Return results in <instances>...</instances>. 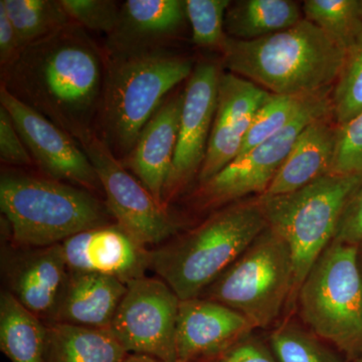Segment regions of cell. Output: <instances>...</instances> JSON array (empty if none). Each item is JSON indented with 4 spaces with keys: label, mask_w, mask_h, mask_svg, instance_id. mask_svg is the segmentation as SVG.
<instances>
[{
    "label": "cell",
    "mask_w": 362,
    "mask_h": 362,
    "mask_svg": "<svg viewBox=\"0 0 362 362\" xmlns=\"http://www.w3.org/2000/svg\"><path fill=\"white\" fill-rule=\"evenodd\" d=\"M306 20L315 23L345 49L362 33V0H306Z\"/></svg>",
    "instance_id": "26"
},
{
    "label": "cell",
    "mask_w": 362,
    "mask_h": 362,
    "mask_svg": "<svg viewBox=\"0 0 362 362\" xmlns=\"http://www.w3.org/2000/svg\"><path fill=\"white\" fill-rule=\"evenodd\" d=\"M1 2L16 30L20 51L73 21L61 0H1Z\"/></svg>",
    "instance_id": "25"
},
{
    "label": "cell",
    "mask_w": 362,
    "mask_h": 362,
    "mask_svg": "<svg viewBox=\"0 0 362 362\" xmlns=\"http://www.w3.org/2000/svg\"><path fill=\"white\" fill-rule=\"evenodd\" d=\"M74 23L85 30L110 35L120 16L121 4L114 0H61Z\"/></svg>",
    "instance_id": "31"
},
{
    "label": "cell",
    "mask_w": 362,
    "mask_h": 362,
    "mask_svg": "<svg viewBox=\"0 0 362 362\" xmlns=\"http://www.w3.org/2000/svg\"><path fill=\"white\" fill-rule=\"evenodd\" d=\"M104 78L103 49L74 21L1 68L2 87L78 143L95 132Z\"/></svg>",
    "instance_id": "1"
},
{
    "label": "cell",
    "mask_w": 362,
    "mask_h": 362,
    "mask_svg": "<svg viewBox=\"0 0 362 362\" xmlns=\"http://www.w3.org/2000/svg\"><path fill=\"white\" fill-rule=\"evenodd\" d=\"M314 96L315 95L295 97L272 94L270 99L259 109L252 118L238 157L244 156L284 129L288 124L291 123L299 115L300 112L303 110L304 107Z\"/></svg>",
    "instance_id": "28"
},
{
    "label": "cell",
    "mask_w": 362,
    "mask_h": 362,
    "mask_svg": "<svg viewBox=\"0 0 362 362\" xmlns=\"http://www.w3.org/2000/svg\"><path fill=\"white\" fill-rule=\"evenodd\" d=\"M216 362H280L271 347L252 334L235 343Z\"/></svg>",
    "instance_id": "35"
},
{
    "label": "cell",
    "mask_w": 362,
    "mask_h": 362,
    "mask_svg": "<svg viewBox=\"0 0 362 362\" xmlns=\"http://www.w3.org/2000/svg\"><path fill=\"white\" fill-rule=\"evenodd\" d=\"M126 290L117 279L69 270L51 324L110 329Z\"/></svg>",
    "instance_id": "20"
},
{
    "label": "cell",
    "mask_w": 362,
    "mask_h": 362,
    "mask_svg": "<svg viewBox=\"0 0 362 362\" xmlns=\"http://www.w3.org/2000/svg\"><path fill=\"white\" fill-rule=\"evenodd\" d=\"M304 325L354 361L362 352V275L357 246L333 240L297 291Z\"/></svg>",
    "instance_id": "6"
},
{
    "label": "cell",
    "mask_w": 362,
    "mask_h": 362,
    "mask_svg": "<svg viewBox=\"0 0 362 362\" xmlns=\"http://www.w3.org/2000/svg\"><path fill=\"white\" fill-rule=\"evenodd\" d=\"M182 0H127L121 4L116 28L107 35L105 54H122L164 47L187 23Z\"/></svg>",
    "instance_id": "19"
},
{
    "label": "cell",
    "mask_w": 362,
    "mask_h": 362,
    "mask_svg": "<svg viewBox=\"0 0 362 362\" xmlns=\"http://www.w3.org/2000/svg\"><path fill=\"white\" fill-rule=\"evenodd\" d=\"M180 299L160 278L128 283L110 330L128 354L177 362L176 325Z\"/></svg>",
    "instance_id": "11"
},
{
    "label": "cell",
    "mask_w": 362,
    "mask_h": 362,
    "mask_svg": "<svg viewBox=\"0 0 362 362\" xmlns=\"http://www.w3.org/2000/svg\"><path fill=\"white\" fill-rule=\"evenodd\" d=\"M192 59L165 47L105 54V78L95 132L122 160L176 86L189 78Z\"/></svg>",
    "instance_id": "3"
},
{
    "label": "cell",
    "mask_w": 362,
    "mask_h": 362,
    "mask_svg": "<svg viewBox=\"0 0 362 362\" xmlns=\"http://www.w3.org/2000/svg\"><path fill=\"white\" fill-rule=\"evenodd\" d=\"M331 110L337 126L349 122L362 111V33L347 49L339 77L331 92Z\"/></svg>",
    "instance_id": "29"
},
{
    "label": "cell",
    "mask_w": 362,
    "mask_h": 362,
    "mask_svg": "<svg viewBox=\"0 0 362 362\" xmlns=\"http://www.w3.org/2000/svg\"><path fill=\"white\" fill-rule=\"evenodd\" d=\"M331 175H356L362 173V111L337 126V141Z\"/></svg>",
    "instance_id": "32"
},
{
    "label": "cell",
    "mask_w": 362,
    "mask_h": 362,
    "mask_svg": "<svg viewBox=\"0 0 362 362\" xmlns=\"http://www.w3.org/2000/svg\"><path fill=\"white\" fill-rule=\"evenodd\" d=\"M220 77L216 64L202 62L188 78L175 158L164 189L165 207L201 171L216 115Z\"/></svg>",
    "instance_id": "13"
},
{
    "label": "cell",
    "mask_w": 362,
    "mask_h": 362,
    "mask_svg": "<svg viewBox=\"0 0 362 362\" xmlns=\"http://www.w3.org/2000/svg\"><path fill=\"white\" fill-rule=\"evenodd\" d=\"M293 294L291 251L268 226L201 297L239 312L256 329L275 322Z\"/></svg>",
    "instance_id": "8"
},
{
    "label": "cell",
    "mask_w": 362,
    "mask_h": 362,
    "mask_svg": "<svg viewBox=\"0 0 362 362\" xmlns=\"http://www.w3.org/2000/svg\"><path fill=\"white\" fill-rule=\"evenodd\" d=\"M21 247L6 256L7 291L49 325L69 275L63 247L61 244Z\"/></svg>",
    "instance_id": "17"
},
{
    "label": "cell",
    "mask_w": 362,
    "mask_h": 362,
    "mask_svg": "<svg viewBox=\"0 0 362 362\" xmlns=\"http://www.w3.org/2000/svg\"><path fill=\"white\" fill-rule=\"evenodd\" d=\"M271 93L233 73L221 74L218 103L199 185L211 180L239 156L245 136Z\"/></svg>",
    "instance_id": "14"
},
{
    "label": "cell",
    "mask_w": 362,
    "mask_h": 362,
    "mask_svg": "<svg viewBox=\"0 0 362 362\" xmlns=\"http://www.w3.org/2000/svg\"><path fill=\"white\" fill-rule=\"evenodd\" d=\"M357 264L362 275V243L357 246Z\"/></svg>",
    "instance_id": "38"
},
{
    "label": "cell",
    "mask_w": 362,
    "mask_h": 362,
    "mask_svg": "<svg viewBox=\"0 0 362 362\" xmlns=\"http://www.w3.org/2000/svg\"><path fill=\"white\" fill-rule=\"evenodd\" d=\"M49 326L11 292L0 295V349L11 362H47Z\"/></svg>",
    "instance_id": "22"
},
{
    "label": "cell",
    "mask_w": 362,
    "mask_h": 362,
    "mask_svg": "<svg viewBox=\"0 0 362 362\" xmlns=\"http://www.w3.org/2000/svg\"><path fill=\"white\" fill-rule=\"evenodd\" d=\"M0 209L14 244L28 247L62 244L113 218L89 190L14 170L0 176Z\"/></svg>",
    "instance_id": "5"
},
{
    "label": "cell",
    "mask_w": 362,
    "mask_h": 362,
    "mask_svg": "<svg viewBox=\"0 0 362 362\" xmlns=\"http://www.w3.org/2000/svg\"><path fill=\"white\" fill-rule=\"evenodd\" d=\"M328 175L289 194L258 197L270 228L287 243L294 264L295 294L319 257L335 239L343 209L361 181Z\"/></svg>",
    "instance_id": "7"
},
{
    "label": "cell",
    "mask_w": 362,
    "mask_h": 362,
    "mask_svg": "<svg viewBox=\"0 0 362 362\" xmlns=\"http://www.w3.org/2000/svg\"><path fill=\"white\" fill-rule=\"evenodd\" d=\"M0 104L11 114L33 161L47 177L77 185L90 192L102 189L87 154L66 131L21 103L2 86Z\"/></svg>",
    "instance_id": "12"
},
{
    "label": "cell",
    "mask_w": 362,
    "mask_h": 362,
    "mask_svg": "<svg viewBox=\"0 0 362 362\" xmlns=\"http://www.w3.org/2000/svg\"><path fill=\"white\" fill-rule=\"evenodd\" d=\"M20 52L16 39V30L8 16L6 7L0 1V64L2 66L13 61Z\"/></svg>",
    "instance_id": "36"
},
{
    "label": "cell",
    "mask_w": 362,
    "mask_h": 362,
    "mask_svg": "<svg viewBox=\"0 0 362 362\" xmlns=\"http://www.w3.org/2000/svg\"><path fill=\"white\" fill-rule=\"evenodd\" d=\"M268 226L258 199L233 202L151 251V269L180 300L201 297Z\"/></svg>",
    "instance_id": "4"
},
{
    "label": "cell",
    "mask_w": 362,
    "mask_h": 362,
    "mask_svg": "<svg viewBox=\"0 0 362 362\" xmlns=\"http://www.w3.org/2000/svg\"><path fill=\"white\" fill-rule=\"evenodd\" d=\"M331 92L312 97L299 115L273 137L237 157L211 180L201 185L199 199L204 207L233 204L251 194L263 195L283 165L302 130L321 117L332 115Z\"/></svg>",
    "instance_id": "9"
},
{
    "label": "cell",
    "mask_w": 362,
    "mask_h": 362,
    "mask_svg": "<svg viewBox=\"0 0 362 362\" xmlns=\"http://www.w3.org/2000/svg\"><path fill=\"white\" fill-rule=\"evenodd\" d=\"M122 362H165L144 354H128Z\"/></svg>",
    "instance_id": "37"
},
{
    "label": "cell",
    "mask_w": 362,
    "mask_h": 362,
    "mask_svg": "<svg viewBox=\"0 0 362 362\" xmlns=\"http://www.w3.org/2000/svg\"><path fill=\"white\" fill-rule=\"evenodd\" d=\"M96 170L106 206L116 223L145 246L162 245L180 228L144 185L124 168L106 143L93 132L78 143Z\"/></svg>",
    "instance_id": "10"
},
{
    "label": "cell",
    "mask_w": 362,
    "mask_h": 362,
    "mask_svg": "<svg viewBox=\"0 0 362 362\" xmlns=\"http://www.w3.org/2000/svg\"><path fill=\"white\" fill-rule=\"evenodd\" d=\"M228 0H185L192 42L204 47H220L226 40L225 18Z\"/></svg>",
    "instance_id": "30"
},
{
    "label": "cell",
    "mask_w": 362,
    "mask_h": 362,
    "mask_svg": "<svg viewBox=\"0 0 362 362\" xmlns=\"http://www.w3.org/2000/svg\"><path fill=\"white\" fill-rule=\"evenodd\" d=\"M301 21L300 7L291 0H240L226 11L225 30L228 37L247 42L283 32Z\"/></svg>",
    "instance_id": "24"
},
{
    "label": "cell",
    "mask_w": 362,
    "mask_h": 362,
    "mask_svg": "<svg viewBox=\"0 0 362 362\" xmlns=\"http://www.w3.org/2000/svg\"><path fill=\"white\" fill-rule=\"evenodd\" d=\"M254 329L246 317L214 300H180L176 325L177 362L216 358Z\"/></svg>",
    "instance_id": "16"
},
{
    "label": "cell",
    "mask_w": 362,
    "mask_h": 362,
    "mask_svg": "<svg viewBox=\"0 0 362 362\" xmlns=\"http://www.w3.org/2000/svg\"><path fill=\"white\" fill-rule=\"evenodd\" d=\"M183 98L185 90L164 100L140 132L132 151L121 160L163 207L164 189L177 145Z\"/></svg>",
    "instance_id": "18"
},
{
    "label": "cell",
    "mask_w": 362,
    "mask_h": 362,
    "mask_svg": "<svg viewBox=\"0 0 362 362\" xmlns=\"http://www.w3.org/2000/svg\"><path fill=\"white\" fill-rule=\"evenodd\" d=\"M270 347L280 362H345L327 342L293 321L272 331Z\"/></svg>",
    "instance_id": "27"
},
{
    "label": "cell",
    "mask_w": 362,
    "mask_h": 362,
    "mask_svg": "<svg viewBox=\"0 0 362 362\" xmlns=\"http://www.w3.org/2000/svg\"><path fill=\"white\" fill-rule=\"evenodd\" d=\"M230 73L280 96L309 97L332 90L347 49L312 21L254 40L226 35L220 47Z\"/></svg>",
    "instance_id": "2"
},
{
    "label": "cell",
    "mask_w": 362,
    "mask_h": 362,
    "mask_svg": "<svg viewBox=\"0 0 362 362\" xmlns=\"http://www.w3.org/2000/svg\"><path fill=\"white\" fill-rule=\"evenodd\" d=\"M351 362H362V352L361 354H359L358 356L356 357V359H354V361Z\"/></svg>",
    "instance_id": "39"
},
{
    "label": "cell",
    "mask_w": 362,
    "mask_h": 362,
    "mask_svg": "<svg viewBox=\"0 0 362 362\" xmlns=\"http://www.w3.org/2000/svg\"><path fill=\"white\" fill-rule=\"evenodd\" d=\"M49 326L47 362H122L128 352L110 329Z\"/></svg>",
    "instance_id": "23"
},
{
    "label": "cell",
    "mask_w": 362,
    "mask_h": 362,
    "mask_svg": "<svg viewBox=\"0 0 362 362\" xmlns=\"http://www.w3.org/2000/svg\"><path fill=\"white\" fill-rule=\"evenodd\" d=\"M0 159L9 165H32L33 159L14 126L11 114L0 106Z\"/></svg>",
    "instance_id": "33"
},
{
    "label": "cell",
    "mask_w": 362,
    "mask_h": 362,
    "mask_svg": "<svg viewBox=\"0 0 362 362\" xmlns=\"http://www.w3.org/2000/svg\"><path fill=\"white\" fill-rule=\"evenodd\" d=\"M61 245L70 271L106 276L127 285L151 269V251L117 223L89 228Z\"/></svg>",
    "instance_id": "15"
},
{
    "label": "cell",
    "mask_w": 362,
    "mask_h": 362,
    "mask_svg": "<svg viewBox=\"0 0 362 362\" xmlns=\"http://www.w3.org/2000/svg\"><path fill=\"white\" fill-rule=\"evenodd\" d=\"M337 141V125L332 115L321 117L307 125L263 195L289 194L330 173Z\"/></svg>",
    "instance_id": "21"
},
{
    "label": "cell",
    "mask_w": 362,
    "mask_h": 362,
    "mask_svg": "<svg viewBox=\"0 0 362 362\" xmlns=\"http://www.w3.org/2000/svg\"><path fill=\"white\" fill-rule=\"evenodd\" d=\"M334 240L351 246L362 243V177L343 209Z\"/></svg>",
    "instance_id": "34"
}]
</instances>
